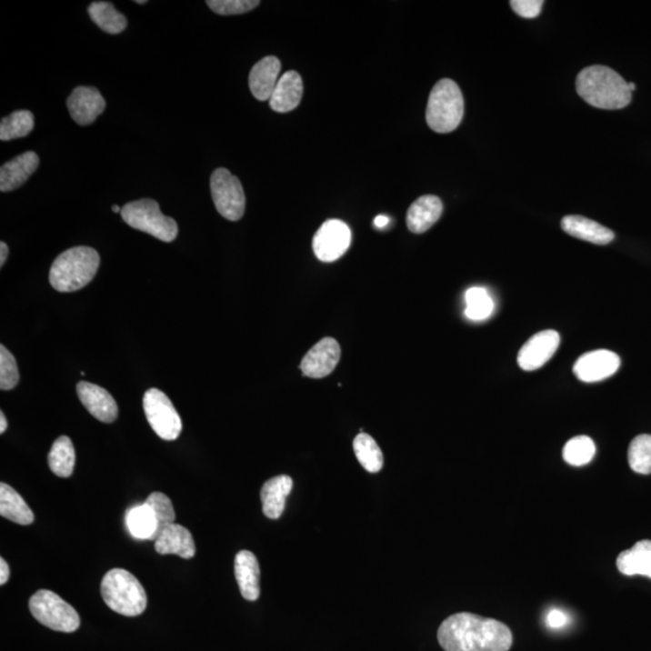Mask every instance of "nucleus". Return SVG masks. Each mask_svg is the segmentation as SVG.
<instances>
[{
  "mask_svg": "<svg viewBox=\"0 0 651 651\" xmlns=\"http://www.w3.org/2000/svg\"><path fill=\"white\" fill-rule=\"evenodd\" d=\"M544 2L542 0H512L510 6L517 15L525 18H535L541 14Z\"/></svg>",
  "mask_w": 651,
  "mask_h": 651,
  "instance_id": "nucleus-37",
  "label": "nucleus"
},
{
  "mask_svg": "<svg viewBox=\"0 0 651 651\" xmlns=\"http://www.w3.org/2000/svg\"><path fill=\"white\" fill-rule=\"evenodd\" d=\"M628 464L639 475L651 473V435L636 436L628 447Z\"/></svg>",
  "mask_w": 651,
  "mask_h": 651,
  "instance_id": "nucleus-33",
  "label": "nucleus"
},
{
  "mask_svg": "<svg viewBox=\"0 0 651 651\" xmlns=\"http://www.w3.org/2000/svg\"><path fill=\"white\" fill-rule=\"evenodd\" d=\"M144 412L149 421L151 428L163 440H175L179 438L183 423L179 413L165 392L158 388H150L143 398Z\"/></svg>",
  "mask_w": 651,
  "mask_h": 651,
  "instance_id": "nucleus-9",
  "label": "nucleus"
},
{
  "mask_svg": "<svg viewBox=\"0 0 651 651\" xmlns=\"http://www.w3.org/2000/svg\"><path fill=\"white\" fill-rule=\"evenodd\" d=\"M620 364V357L613 351L595 350L580 356L573 372L583 383H598L616 375Z\"/></svg>",
  "mask_w": 651,
  "mask_h": 651,
  "instance_id": "nucleus-12",
  "label": "nucleus"
},
{
  "mask_svg": "<svg viewBox=\"0 0 651 651\" xmlns=\"http://www.w3.org/2000/svg\"><path fill=\"white\" fill-rule=\"evenodd\" d=\"M0 516L18 525L35 523V514L15 488L0 484Z\"/></svg>",
  "mask_w": 651,
  "mask_h": 651,
  "instance_id": "nucleus-25",
  "label": "nucleus"
},
{
  "mask_svg": "<svg viewBox=\"0 0 651 651\" xmlns=\"http://www.w3.org/2000/svg\"><path fill=\"white\" fill-rule=\"evenodd\" d=\"M340 346L333 338L321 339L303 357L301 369L303 375L313 379H323L335 371L340 360Z\"/></svg>",
  "mask_w": 651,
  "mask_h": 651,
  "instance_id": "nucleus-13",
  "label": "nucleus"
},
{
  "mask_svg": "<svg viewBox=\"0 0 651 651\" xmlns=\"http://www.w3.org/2000/svg\"><path fill=\"white\" fill-rule=\"evenodd\" d=\"M35 129V115L28 110H18L0 122V140L9 142L25 138Z\"/></svg>",
  "mask_w": 651,
  "mask_h": 651,
  "instance_id": "nucleus-30",
  "label": "nucleus"
},
{
  "mask_svg": "<svg viewBox=\"0 0 651 651\" xmlns=\"http://www.w3.org/2000/svg\"><path fill=\"white\" fill-rule=\"evenodd\" d=\"M121 216L132 228L145 232L162 242H173L179 233L175 220L163 215L160 205L154 199L127 203L121 210Z\"/></svg>",
  "mask_w": 651,
  "mask_h": 651,
  "instance_id": "nucleus-6",
  "label": "nucleus"
},
{
  "mask_svg": "<svg viewBox=\"0 0 651 651\" xmlns=\"http://www.w3.org/2000/svg\"><path fill=\"white\" fill-rule=\"evenodd\" d=\"M235 573L242 596L247 601H257L261 594L257 557L249 550L239 551L235 560Z\"/></svg>",
  "mask_w": 651,
  "mask_h": 651,
  "instance_id": "nucleus-16",
  "label": "nucleus"
},
{
  "mask_svg": "<svg viewBox=\"0 0 651 651\" xmlns=\"http://www.w3.org/2000/svg\"><path fill=\"white\" fill-rule=\"evenodd\" d=\"M303 95V81L301 75L295 70L285 73L277 81L269 105L276 113H290L301 103Z\"/></svg>",
  "mask_w": 651,
  "mask_h": 651,
  "instance_id": "nucleus-20",
  "label": "nucleus"
},
{
  "mask_svg": "<svg viewBox=\"0 0 651 651\" xmlns=\"http://www.w3.org/2000/svg\"><path fill=\"white\" fill-rule=\"evenodd\" d=\"M561 227L567 235L596 245H606L616 238V235L609 228L584 216H566L562 218Z\"/></svg>",
  "mask_w": 651,
  "mask_h": 651,
  "instance_id": "nucleus-21",
  "label": "nucleus"
},
{
  "mask_svg": "<svg viewBox=\"0 0 651 651\" xmlns=\"http://www.w3.org/2000/svg\"><path fill=\"white\" fill-rule=\"evenodd\" d=\"M47 461L55 476L69 478L73 475L75 467V449L69 436H62L55 440Z\"/></svg>",
  "mask_w": 651,
  "mask_h": 651,
  "instance_id": "nucleus-26",
  "label": "nucleus"
},
{
  "mask_svg": "<svg viewBox=\"0 0 651 651\" xmlns=\"http://www.w3.org/2000/svg\"><path fill=\"white\" fill-rule=\"evenodd\" d=\"M465 102L455 81L443 79L432 88L426 110L428 127L436 133H450L464 118Z\"/></svg>",
  "mask_w": 651,
  "mask_h": 651,
  "instance_id": "nucleus-5",
  "label": "nucleus"
},
{
  "mask_svg": "<svg viewBox=\"0 0 651 651\" xmlns=\"http://www.w3.org/2000/svg\"><path fill=\"white\" fill-rule=\"evenodd\" d=\"M91 20L108 35H120L127 27V18L109 2H95L88 6Z\"/></svg>",
  "mask_w": 651,
  "mask_h": 651,
  "instance_id": "nucleus-28",
  "label": "nucleus"
},
{
  "mask_svg": "<svg viewBox=\"0 0 651 651\" xmlns=\"http://www.w3.org/2000/svg\"><path fill=\"white\" fill-rule=\"evenodd\" d=\"M390 224V218L384 215H379L375 218V225L376 228H385Z\"/></svg>",
  "mask_w": 651,
  "mask_h": 651,
  "instance_id": "nucleus-41",
  "label": "nucleus"
},
{
  "mask_svg": "<svg viewBox=\"0 0 651 651\" xmlns=\"http://www.w3.org/2000/svg\"><path fill=\"white\" fill-rule=\"evenodd\" d=\"M101 265L92 247L76 246L55 258L50 269V284L59 292H74L90 284Z\"/></svg>",
  "mask_w": 651,
  "mask_h": 651,
  "instance_id": "nucleus-3",
  "label": "nucleus"
},
{
  "mask_svg": "<svg viewBox=\"0 0 651 651\" xmlns=\"http://www.w3.org/2000/svg\"><path fill=\"white\" fill-rule=\"evenodd\" d=\"M111 209H113L114 213H121V210H122L120 208V206H118V205H114L113 208H111Z\"/></svg>",
  "mask_w": 651,
  "mask_h": 651,
  "instance_id": "nucleus-44",
  "label": "nucleus"
},
{
  "mask_svg": "<svg viewBox=\"0 0 651 651\" xmlns=\"http://www.w3.org/2000/svg\"><path fill=\"white\" fill-rule=\"evenodd\" d=\"M560 346V335L546 329L532 336L525 343L517 355V365L526 372L537 371L556 353Z\"/></svg>",
  "mask_w": 651,
  "mask_h": 651,
  "instance_id": "nucleus-11",
  "label": "nucleus"
},
{
  "mask_svg": "<svg viewBox=\"0 0 651 651\" xmlns=\"http://www.w3.org/2000/svg\"><path fill=\"white\" fill-rule=\"evenodd\" d=\"M350 244L349 225L340 220H328L314 235L313 250L320 261L329 264L339 260L349 249Z\"/></svg>",
  "mask_w": 651,
  "mask_h": 651,
  "instance_id": "nucleus-10",
  "label": "nucleus"
},
{
  "mask_svg": "<svg viewBox=\"0 0 651 651\" xmlns=\"http://www.w3.org/2000/svg\"><path fill=\"white\" fill-rule=\"evenodd\" d=\"M546 624L550 628L558 630V628L565 627L568 624V616L560 609H551L547 613Z\"/></svg>",
  "mask_w": 651,
  "mask_h": 651,
  "instance_id": "nucleus-38",
  "label": "nucleus"
},
{
  "mask_svg": "<svg viewBox=\"0 0 651 651\" xmlns=\"http://www.w3.org/2000/svg\"><path fill=\"white\" fill-rule=\"evenodd\" d=\"M32 616L44 626L58 632L76 631L80 626V616L65 599L50 590H39L29 599Z\"/></svg>",
  "mask_w": 651,
  "mask_h": 651,
  "instance_id": "nucleus-7",
  "label": "nucleus"
},
{
  "mask_svg": "<svg viewBox=\"0 0 651 651\" xmlns=\"http://www.w3.org/2000/svg\"><path fill=\"white\" fill-rule=\"evenodd\" d=\"M129 534L138 541H153L157 530L156 517L146 503L135 506L125 516Z\"/></svg>",
  "mask_w": 651,
  "mask_h": 651,
  "instance_id": "nucleus-27",
  "label": "nucleus"
},
{
  "mask_svg": "<svg viewBox=\"0 0 651 651\" xmlns=\"http://www.w3.org/2000/svg\"><path fill=\"white\" fill-rule=\"evenodd\" d=\"M617 569L625 576H645L651 579V541H641L616 558Z\"/></svg>",
  "mask_w": 651,
  "mask_h": 651,
  "instance_id": "nucleus-24",
  "label": "nucleus"
},
{
  "mask_svg": "<svg viewBox=\"0 0 651 651\" xmlns=\"http://www.w3.org/2000/svg\"><path fill=\"white\" fill-rule=\"evenodd\" d=\"M210 190L218 214L229 221H239L245 213L246 199L242 183L228 169L218 168L210 179Z\"/></svg>",
  "mask_w": 651,
  "mask_h": 651,
  "instance_id": "nucleus-8",
  "label": "nucleus"
},
{
  "mask_svg": "<svg viewBox=\"0 0 651 651\" xmlns=\"http://www.w3.org/2000/svg\"><path fill=\"white\" fill-rule=\"evenodd\" d=\"M10 578V568L9 565L6 564V561L4 560V558H0V584L2 586H5L7 583V580Z\"/></svg>",
  "mask_w": 651,
  "mask_h": 651,
  "instance_id": "nucleus-39",
  "label": "nucleus"
},
{
  "mask_svg": "<svg viewBox=\"0 0 651 651\" xmlns=\"http://www.w3.org/2000/svg\"><path fill=\"white\" fill-rule=\"evenodd\" d=\"M294 482L288 476H277L265 483L261 490L262 509L268 519L277 520L283 516L287 496Z\"/></svg>",
  "mask_w": 651,
  "mask_h": 651,
  "instance_id": "nucleus-23",
  "label": "nucleus"
},
{
  "mask_svg": "<svg viewBox=\"0 0 651 651\" xmlns=\"http://www.w3.org/2000/svg\"><path fill=\"white\" fill-rule=\"evenodd\" d=\"M354 451L358 462L366 471L378 473L384 467V455L378 444L367 434L358 435L354 439Z\"/></svg>",
  "mask_w": 651,
  "mask_h": 651,
  "instance_id": "nucleus-29",
  "label": "nucleus"
},
{
  "mask_svg": "<svg viewBox=\"0 0 651 651\" xmlns=\"http://www.w3.org/2000/svg\"><path fill=\"white\" fill-rule=\"evenodd\" d=\"M145 503L153 509L155 517H156L157 530L153 538V541H156L158 536L175 521V512H174L173 503L168 496L162 492H153Z\"/></svg>",
  "mask_w": 651,
  "mask_h": 651,
  "instance_id": "nucleus-34",
  "label": "nucleus"
},
{
  "mask_svg": "<svg viewBox=\"0 0 651 651\" xmlns=\"http://www.w3.org/2000/svg\"><path fill=\"white\" fill-rule=\"evenodd\" d=\"M7 428V421L5 416H4V413H0V434H4V432L6 431Z\"/></svg>",
  "mask_w": 651,
  "mask_h": 651,
  "instance_id": "nucleus-42",
  "label": "nucleus"
},
{
  "mask_svg": "<svg viewBox=\"0 0 651 651\" xmlns=\"http://www.w3.org/2000/svg\"><path fill=\"white\" fill-rule=\"evenodd\" d=\"M105 105V98L95 87H76L66 101L70 116L80 125L94 124Z\"/></svg>",
  "mask_w": 651,
  "mask_h": 651,
  "instance_id": "nucleus-14",
  "label": "nucleus"
},
{
  "mask_svg": "<svg viewBox=\"0 0 651 651\" xmlns=\"http://www.w3.org/2000/svg\"><path fill=\"white\" fill-rule=\"evenodd\" d=\"M562 454L568 465L582 467L593 460L596 454V446L590 436H578L566 443Z\"/></svg>",
  "mask_w": 651,
  "mask_h": 651,
  "instance_id": "nucleus-31",
  "label": "nucleus"
},
{
  "mask_svg": "<svg viewBox=\"0 0 651 651\" xmlns=\"http://www.w3.org/2000/svg\"><path fill=\"white\" fill-rule=\"evenodd\" d=\"M20 375L16 360L5 346H0V388L3 391L13 390L17 386Z\"/></svg>",
  "mask_w": 651,
  "mask_h": 651,
  "instance_id": "nucleus-35",
  "label": "nucleus"
},
{
  "mask_svg": "<svg viewBox=\"0 0 651 651\" xmlns=\"http://www.w3.org/2000/svg\"><path fill=\"white\" fill-rule=\"evenodd\" d=\"M7 255H9V247H7L5 243H0V265H2V267L6 262Z\"/></svg>",
  "mask_w": 651,
  "mask_h": 651,
  "instance_id": "nucleus-40",
  "label": "nucleus"
},
{
  "mask_svg": "<svg viewBox=\"0 0 651 651\" xmlns=\"http://www.w3.org/2000/svg\"><path fill=\"white\" fill-rule=\"evenodd\" d=\"M39 166L38 155L33 151L20 155L6 162L0 169V191L10 192L27 183Z\"/></svg>",
  "mask_w": 651,
  "mask_h": 651,
  "instance_id": "nucleus-17",
  "label": "nucleus"
},
{
  "mask_svg": "<svg viewBox=\"0 0 651 651\" xmlns=\"http://www.w3.org/2000/svg\"><path fill=\"white\" fill-rule=\"evenodd\" d=\"M261 2L258 0H209L206 5L222 16H229V15H240L249 13V11L256 9Z\"/></svg>",
  "mask_w": 651,
  "mask_h": 651,
  "instance_id": "nucleus-36",
  "label": "nucleus"
},
{
  "mask_svg": "<svg viewBox=\"0 0 651 651\" xmlns=\"http://www.w3.org/2000/svg\"><path fill=\"white\" fill-rule=\"evenodd\" d=\"M136 4H146V0H136Z\"/></svg>",
  "mask_w": 651,
  "mask_h": 651,
  "instance_id": "nucleus-45",
  "label": "nucleus"
},
{
  "mask_svg": "<svg viewBox=\"0 0 651 651\" xmlns=\"http://www.w3.org/2000/svg\"><path fill=\"white\" fill-rule=\"evenodd\" d=\"M281 70L279 59L268 55L261 59L251 69L249 86L251 94L260 102L269 101L277 84V76Z\"/></svg>",
  "mask_w": 651,
  "mask_h": 651,
  "instance_id": "nucleus-18",
  "label": "nucleus"
},
{
  "mask_svg": "<svg viewBox=\"0 0 651 651\" xmlns=\"http://www.w3.org/2000/svg\"><path fill=\"white\" fill-rule=\"evenodd\" d=\"M102 597L111 610L125 616H138L147 606L145 590L131 572L111 569L101 584Z\"/></svg>",
  "mask_w": 651,
  "mask_h": 651,
  "instance_id": "nucleus-4",
  "label": "nucleus"
},
{
  "mask_svg": "<svg viewBox=\"0 0 651 651\" xmlns=\"http://www.w3.org/2000/svg\"><path fill=\"white\" fill-rule=\"evenodd\" d=\"M466 316L472 321H483L492 315L495 309L494 299L484 287H472L466 292Z\"/></svg>",
  "mask_w": 651,
  "mask_h": 651,
  "instance_id": "nucleus-32",
  "label": "nucleus"
},
{
  "mask_svg": "<svg viewBox=\"0 0 651 651\" xmlns=\"http://www.w3.org/2000/svg\"><path fill=\"white\" fill-rule=\"evenodd\" d=\"M628 88H630L631 92H634L637 86L634 83H628Z\"/></svg>",
  "mask_w": 651,
  "mask_h": 651,
  "instance_id": "nucleus-43",
  "label": "nucleus"
},
{
  "mask_svg": "<svg viewBox=\"0 0 651 651\" xmlns=\"http://www.w3.org/2000/svg\"><path fill=\"white\" fill-rule=\"evenodd\" d=\"M155 550L160 555L175 554L188 560L195 555V544L187 528L173 524L158 536L155 541Z\"/></svg>",
  "mask_w": 651,
  "mask_h": 651,
  "instance_id": "nucleus-22",
  "label": "nucleus"
},
{
  "mask_svg": "<svg viewBox=\"0 0 651 651\" xmlns=\"http://www.w3.org/2000/svg\"><path fill=\"white\" fill-rule=\"evenodd\" d=\"M438 642L446 651H508L513 635L501 621L458 613L440 625Z\"/></svg>",
  "mask_w": 651,
  "mask_h": 651,
  "instance_id": "nucleus-1",
  "label": "nucleus"
},
{
  "mask_svg": "<svg viewBox=\"0 0 651 651\" xmlns=\"http://www.w3.org/2000/svg\"><path fill=\"white\" fill-rule=\"evenodd\" d=\"M443 214V203L436 195H423L410 205L406 214L409 231L421 235L428 231Z\"/></svg>",
  "mask_w": 651,
  "mask_h": 651,
  "instance_id": "nucleus-19",
  "label": "nucleus"
},
{
  "mask_svg": "<svg viewBox=\"0 0 651 651\" xmlns=\"http://www.w3.org/2000/svg\"><path fill=\"white\" fill-rule=\"evenodd\" d=\"M77 396L87 412L102 423L111 424L117 419L118 408L113 396L98 385L81 381L76 386Z\"/></svg>",
  "mask_w": 651,
  "mask_h": 651,
  "instance_id": "nucleus-15",
  "label": "nucleus"
},
{
  "mask_svg": "<svg viewBox=\"0 0 651 651\" xmlns=\"http://www.w3.org/2000/svg\"><path fill=\"white\" fill-rule=\"evenodd\" d=\"M576 92L587 105L598 109L619 110L631 103L628 83L605 65H591L576 76Z\"/></svg>",
  "mask_w": 651,
  "mask_h": 651,
  "instance_id": "nucleus-2",
  "label": "nucleus"
}]
</instances>
